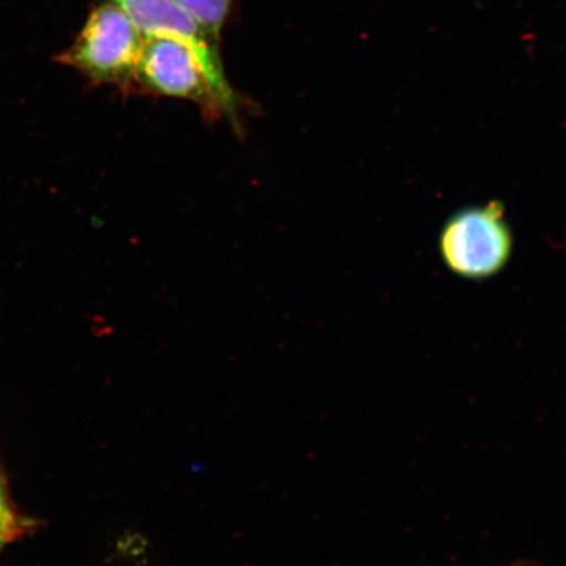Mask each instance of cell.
Returning a JSON list of instances; mask_svg holds the SVG:
<instances>
[{
  "label": "cell",
  "mask_w": 566,
  "mask_h": 566,
  "mask_svg": "<svg viewBox=\"0 0 566 566\" xmlns=\"http://www.w3.org/2000/svg\"><path fill=\"white\" fill-rule=\"evenodd\" d=\"M145 38L115 3H104L91 12L75 44L63 55L92 81L129 90Z\"/></svg>",
  "instance_id": "cell-1"
},
{
  "label": "cell",
  "mask_w": 566,
  "mask_h": 566,
  "mask_svg": "<svg viewBox=\"0 0 566 566\" xmlns=\"http://www.w3.org/2000/svg\"><path fill=\"white\" fill-rule=\"evenodd\" d=\"M136 83L150 94L192 102L209 119H228L233 129H242L240 113L218 94L192 49L180 41L145 39Z\"/></svg>",
  "instance_id": "cell-2"
},
{
  "label": "cell",
  "mask_w": 566,
  "mask_h": 566,
  "mask_svg": "<svg viewBox=\"0 0 566 566\" xmlns=\"http://www.w3.org/2000/svg\"><path fill=\"white\" fill-rule=\"evenodd\" d=\"M441 254L452 273L463 279H490L505 268L513 237L500 202L452 216L441 233Z\"/></svg>",
  "instance_id": "cell-3"
},
{
  "label": "cell",
  "mask_w": 566,
  "mask_h": 566,
  "mask_svg": "<svg viewBox=\"0 0 566 566\" xmlns=\"http://www.w3.org/2000/svg\"><path fill=\"white\" fill-rule=\"evenodd\" d=\"M130 18L147 38H168L182 42L200 60L212 86L232 109L240 111L239 97L226 76L218 41L174 0H111ZM240 113V112H239Z\"/></svg>",
  "instance_id": "cell-4"
},
{
  "label": "cell",
  "mask_w": 566,
  "mask_h": 566,
  "mask_svg": "<svg viewBox=\"0 0 566 566\" xmlns=\"http://www.w3.org/2000/svg\"><path fill=\"white\" fill-rule=\"evenodd\" d=\"M190 13L212 39L219 42L222 28L228 21L232 0H174Z\"/></svg>",
  "instance_id": "cell-5"
},
{
  "label": "cell",
  "mask_w": 566,
  "mask_h": 566,
  "mask_svg": "<svg viewBox=\"0 0 566 566\" xmlns=\"http://www.w3.org/2000/svg\"><path fill=\"white\" fill-rule=\"evenodd\" d=\"M513 566H535V565H534V564H530V563H527V562H521V563L515 564V565H513Z\"/></svg>",
  "instance_id": "cell-6"
}]
</instances>
